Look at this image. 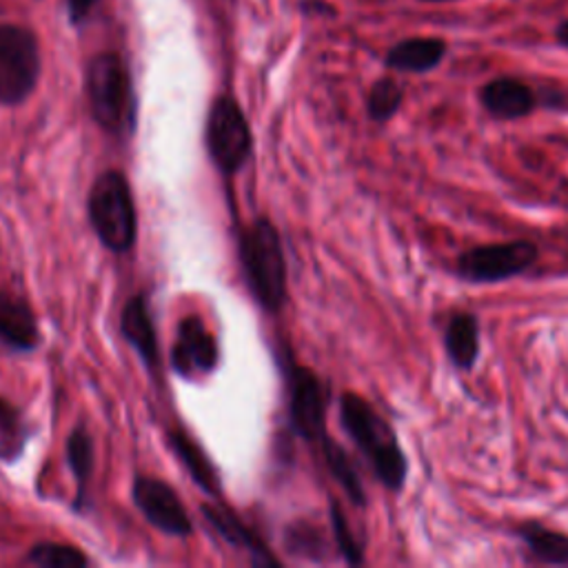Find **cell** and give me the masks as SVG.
I'll return each instance as SVG.
<instances>
[{
  "mask_svg": "<svg viewBox=\"0 0 568 568\" xmlns=\"http://www.w3.org/2000/svg\"><path fill=\"white\" fill-rule=\"evenodd\" d=\"M134 504L145 515V519L156 526L160 533L171 537H189L193 524L189 513L178 497V493L158 477L138 475L132 488Z\"/></svg>",
  "mask_w": 568,
  "mask_h": 568,
  "instance_id": "9c48e42d",
  "label": "cell"
},
{
  "mask_svg": "<svg viewBox=\"0 0 568 568\" xmlns=\"http://www.w3.org/2000/svg\"><path fill=\"white\" fill-rule=\"evenodd\" d=\"M0 343L19 354H30L41 345L34 309L10 292H0Z\"/></svg>",
  "mask_w": 568,
  "mask_h": 568,
  "instance_id": "7c38bea8",
  "label": "cell"
},
{
  "mask_svg": "<svg viewBox=\"0 0 568 568\" xmlns=\"http://www.w3.org/2000/svg\"><path fill=\"white\" fill-rule=\"evenodd\" d=\"M28 442V429L21 411L0 398V457L14 462L23 455Z\"/></svg>",
  "mask_w": 568,
  "mask_h": 568,
  "instance_id": "44dd1931",
  "label": "cell"
},
{
  "mask_svg": "<svg viewBox=\"0 0 568 568\" xmlns=\"http://www.w3.org/2000/svg\"><path fill=\"white\" fill-rule=\"evenodd\" d=\"M220 349L213 334L200 318H185L171 347V369L187 380L204 378L215 371Z\"/></svg>",
  "mask_w": 568,
  "mask_h": 568,
  "instance_id": "30bf717a",
  "label": "cell"
},
{
  "mask_svg": "<svg viewBox=\"0 0 568 568\" xmlns=\"http://www.w3.org/2000/svg\"><path fill=\"white\" fill-rule=\"evenodd\" d=\"M424 3H449V0H424Z\"/></svg>",
  "mask_w": 568,
  "mask_h": 568,
  "instance_id": "83f0119b",
  "label": "cell"
},
{
  "mask_svg": "<svg viewBox=\"0 0 568 568\" xmlns=\"http://www.w3.org/2000/svg\"><path fill=\"white\" fill-rule=\"evenodd\" d=\"M287 546L292 553L305 555L309 559H323L325 539L316 526L309 524H294L287 533Z\"/></svg>",
  "mask_w": 568,
  "mask_h": 568,
  "instance_id": "d4e9b609",
  "label": "cell"
},
{
  "mask_svg": "<svg viewBox=\"0 0 568 568\" xmlns=\"http://www.w3.org/2000/svg\"><path fill=\"white\" fill-rule=\"evenodd\" d=\"M87 92L96 123L109 134L132 132V83L116 54H101L87 72Z\"/></svg>",
  "mask_w": 568,
  "mask_h": 568,
  "instance_id": "277c9868",
  "label": "cell"
},
{
  "mask_svg": "<svg viewBox=\"0 0 568 568\" xmlns=\"http://www.w3.org/2000/svg\"><path fill=\"white\" fill-rule=\"evenodd\" d=\"M513 535L524 546V561L533 566H568V533L550 528L537 519L513 526Z\"/></svg>",
  "mask_w": 568,
  "mask_h": 568,
  "instance_id": "4fadbf2b",
  "label": "cell"
},
{
  "mask_svg": "<svg viewBox=\"0 0 568 568\" xmlns=\"http://www.w3.org/2000/svg\"><path fill=\"white\" fill-rule=\"evenodd\" d=\"M482 107L502 123L522 120L537 109V94L519 78L499 76L480 90Z\"/></svg>",
  "mask_w": 568,
  "mask_h": 568,
  "instance_id": "8fae6325",
  "label": "cell"
},
{
  "mask_svg": "<svg viewBox=\"0 0 568 568\" xmlns=\"http://www.w3.org/2000/svg\"><path fill=\"white\" fill-rule=\"evenodd\" d=\"M90 222L105 249L129 253L138 238V213L132 187L123 171H105L96 178L87 200Z\"/></svg>",
  "mask_w": 568,
  "mask_h": 568,
  "instance_id": "3957f363",
  "label": "cell"
},
{
  "mask_svg": "<svg viewBox=\"0 0 568 568\" xmlns=\"http://www.w3.org/2000/svg\"><path fill=\"white\" fill-rule=\"evenodd\" d=\"M446 56V43L442 39H407L400 41L396 48L389 50L385 63L393 72H404V74H429Z\"/></svg>",
  "mask_w": 568,
  "mask_h": 568,
  "instance_id": "2e32d148",
  "label": "cell"
},
{
  "mask_svg": "<svg viewBox=\"0 0 568 568\" xmlns=\"http://www.w3.org/2000/svg\"><path fill=\"white\" fill-rule=\"evenodd\" d=\"M539 249L530 240L477 244L455 260L457 275L469 284H502L535 266Z\"/></svg>",
  "mask_w": 568,
  "mask_h": 568,
  "instance_id": "5b68a950",
  "label": "cell"
},
{
  "mask_svg": "<svg viewBox=\"0 0 568 568\" xmlns=\"http://www.w3.org/2000/svg\"><path fill=\"white\" fill-rule=\"evenodd\" d=\"M287 382L292 429L318 449L332 438L327 433V389L316 371L298 365L294 358L282 362Z\"/></svg>",
  "mask_w": 568,
  "mask_h": 568,
  "instance_id": "ba28073f",
  "label": "cell"
},
{
  "mask_svg": "<svg viewBox=\"0 0 568 568\" xmlns=\"http://www.w3.org/2000/svg\"><path fill=\"white\" fill-rule=\"evenodd\" d=\"M25 561L39 568H85L90 564L87 555L81 548L70 544H56V541L36 544L28 553Z\"/></svg>",
  "mask_w": 568,
  "mask_h": 568,
  "instance_id": "603a6c76",
  "label": "cell"
},
{
  "mask_svg": "<svg viewBox=\"0 0 568 568\" xmlns=\"http://www.w3.org/2000/svg\"><path fill=\"white\" fill-rule=\"evenodd\" d=\"M329 519H332V530H334L336 546H338L340 555L345 557V561L349 566H362L365 564L362 544L356 539V535L349 526V519H347L338 499H332V504H329Z\"/></svg>",
  "mask_w": 568,
  "mask_h": 568,
  "instance_id": "cb8c5ba5",
  "label": "cell"
},
{
  "mask_svg": "<svg viewBox=\"0 0 568 568\" xmlns=\"http://www.w3.org/2000/svg\"><path fill=\"white\" fill-rule=\"evenodd\" d=\"M96 6V0H67L70 8V17L74 23H81L87 19V14L92 12V8Z\"/></svg>",
  "mask_w": 568,
  "mask_h": 568,
  "instance_id": "484cf974",
  "label": "cell"
},
{
  "mask_svg": "<svg viewBox=\"0 0 568 568\" xmlns=\"http://www.w3.org/2000/svg\"><path fill=\"white\" fill-rule=\"evenodd\" d=\"M41 76L34 34L25 28L0 25V105L25 103Z\"/></svg>",
  "mask_w": 568,
  "mask_h": 568,
  "instance_id": "52a82bcc",
  "label": "cell"
},
{
  "mask_svg": "<svg viewBox=\"0 0 568 568\" xmlns=\"http://www.w3.org/2000/svg\"><path fill=\"white\" fill-rule=\"evenodd\" d=\"M204 145L211 162L222 176L231 178L244 167L253 143L249 123L233 98L220 96L213 101L207 116Z\"/></svg>",
  "mask_w": 568,
  "mask_h": 568,
  "instance_id": "8992f818",
  "label": "cell"
},
{
  "mask_svg": "<svg viewBox=\"0 0 568 568\" xmlns=\"http://www.w3.org/2000/svg\"><path fill=\"white\" fill-rule=\"evenodd\" d=\"M65 457H67V466L74 473V480L78 484L76 488V502L74 508L83 511L85 502H87V484L94 475V460H96V449H94V440L90 435V431L85 427H76L65 444Z\"/></svg>",
  "mask_w": 568,
  "mask_h": 568,
  "instance_id": "ac0fdd59",
  "label": "cell"
},
{
  "mask_svg": "<svg viewBox=\"0 0 568 568\" xmlns=\"http://www.w3.org/2000/svg\"><path fill=\"white\" fill-rule=\"evenodd\" d=\"M202 515L207 517V522L211 524V528L231 546L249 550L253 564L257 566H280V561L266 550V546L238 519L233 517V513H229L222 506L215 504H202Z\"/></svg>",
  "mask_w": 568,
  "mask_h": 568,
  "instance_id": "e0dca14e",
  "label": "cell"
},
{
  "mask_svg": "<svg viewBox=\"0 0 568 568\" xmlns=\"http://www.w3.org/2000/svg\"><path fill=\"white\" fill-rule=\"evenodd\" d=\"M242 275L253 301L269 314L287 303V260L277 229L266 220H253L238 238Z\"/></svg>",
  "mask_w": 568,
  "mask_h": 568,
  "instance_id": "7a4b0ae2",
  "label": "cell"
},
{
  "mask_svg": "<svg viewBox=\"0 0 568 568\" xmlns=\"http://www.w3.org/2000/svg\"><path fill=\"white\" fill-rule=\"evenodd\" d=\"M555 36H557V43H559L561 48H566V50H568V19H566L564 23H559V28H557Z\"/></svg>",
  "mask_w": 568,
  "mask_h": 568,
  "instance_id": "4316f807",
  "label": "cell"
},
{
  "mask_svg": "<svg viewBox=\"0 0 568 568\" xmlns=\"http://www.w3.org/2000/svg\"><path fill=\"white\" fill-rule=\"evenodd\" d=\"M120 334L127 340V345L140 356L145 367L154 374L160 369V349L156 338V327L147 307V296L138 294L134 296L120 316Z\"/></svg>",
  "mask_w": 568,
  "mask_h": 568,
  "instance_id": "5bb4252c",
  "label": "cell"
},
{
  "mask_svg": "<svg viewBox=\"0 0 568 568\" xmlns=\"http://www.w3.org/2000/svg\"><path fill=\"white\" fill-rule=\"evenodd\" d=\"M169 446L176 453V457L182 462V466L187 469V473L193 477V482L209 495H220V486H218V475L215 469L211 466L209 457L204 455V451L182 431H171L169 433Z\"/></svg>",
  "mask_w": 568,
  "mask_h": 568,
  "instance_id": "d6986e66",
  "label": "cell"
},
{
  "mask_svg": "<svg viewBox=\"0 0 568 568\" xmlns=\"http://www.w3.org/2000/svg\"><path fill=\"white\" fill-rule=\"evenodd\" d=\"M320 453L325 457V464L329 469V473L334 475V480L343 486V491L347 493L349 502L354 506H360L365 508L367 506V491H365V484L349 457V453L334 440L329 438L323 446H320Z\"/></svg>",
  "mask_w": 568,
  "mask_h": 568,
  "instance_id": "ffe728a7",
  "label": "cell"
},
{
  "mask_svg": "<svg viewBox=\"0 0 568 568\" xmlns=\"http://www.w3.org/2000/svg\"><path fill=\"white\" fill-rule=\"evenodd\" d=\"M340 424L351 438L376 480L393 493L407 486L409 457L398 440L396 429L376 411V407L358 393L340 396Z\"/></svg>",
  "mask_w": 568,
  "mask_h": 568,
  "instance_id": "6da1fadb",
  "label": "cell"
},
{
  "mask_svg": "<svg viewBox=\"0 0 568 568\" xmlns=\"http://www.w3.org/2000/svg\"><path fill=\"white\" fill-rule=\"evenodd\" d=\"M442 345L449 362L462 371L471 374L480 362V318L471 312H457L449 318L442 336Z\"/></svg>",
  "mask_w": 568,
  "mask_h": 568,
  "instance_id": "9a60e30c",
  "label": "cell"
},
{
  "mask_svg": "<svg viewBox=\"0 0 568 568\" xmlns=\"http://www.w3.org/2000/svg\"><path fill=\"white\" fill-rule=\"evenodd\" d=\"M402 101H404L402 85L398 81H393L391 76H385V78L376 81L371 92H369L367 114L374 123L385 125L400 112Z\"/></svg>",
  "mask_w": 568,
  "mask_h": 568,
  "instance_id": "7402d4cb",
  "label": "cell"
}]
</instances>
